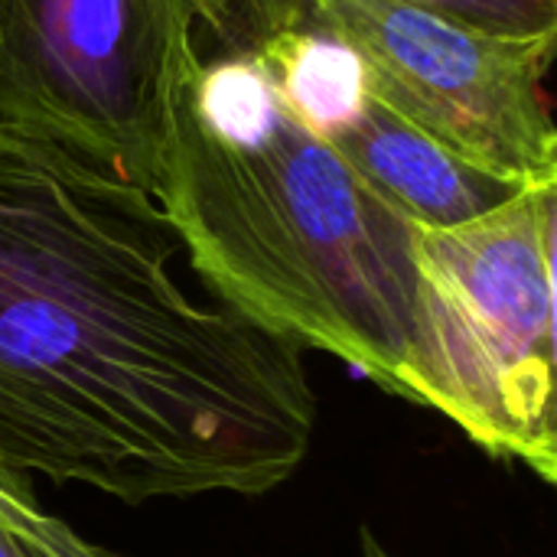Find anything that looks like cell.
Returning a JSON list of instances; mask_svg holds the SVG:
<instances>
[{
  "label": "cell",
  "instance_id": "3957f363",
  "mask_svg": "<svg viewBox=\"0 0 557 557\" xmlns=\"http://www.w3.org/2000/svg\"><path fill=\"white\" fill-rule=\"evenodd\" d=\"M555 232L557 180L450 228L418 225L414 330L395 392L548 486L557 483Z\"/></svg>",
  "mask_w": 557,
  "mask_h": 557
},
{
  "label": "cell",
  "instance_id": "7a4b0ae2",
  "mask_svg": "<svg viewBox=\"0 0 557 557\" xmlns=\"http://www.w3.org/2000/svg\"><path fill=\"white\" fill-rule=\"evenodd\" d=\"M153 202L215 304L398 392L418 225L287 111L248 39L183 82Z\"/></svg>",
  "mask_w": 557,
  "mask_h": 557
},
{
  "label": "cell",
  "instance_id": "ba28073f",
  "mask_svg": "<svg viewBox=\"0 0 557 557\" xmlns=\"http://www.w3.org/2000/svg\"><path fill=\"white\" fill-rule=\"evenodd\" d=\"M23 490H16V486H10V483H3L0 480V525H7V522H13L16 516H20V509H23Z\"/></svg>",
  "mask_w": 557,
  "mask_h": 557
},
{
  "label": "cell",
  "instance_id": "6da1fadb",
  "mask_svg": "<svg viewBox=\"0 0 557 557\" xmlns=\"http://www.w3.org/2000/svg\"><path fill=\"white\" fill-rule=\"evenodd\" d=\"M180 251L150 193L0 131V480L150 506L304 467V349L193 297Z\"/></svg>",
  "mask_w": 557,
  "mask_h": 557
},
{
  "label": "cell",
  "instance_id": "8992f818",
  "mask_svg": "<svg viewBox=\"0 0 557 557\" xmlns=\"http://www.w3.org/2000/svg\"><path fill=\"white\" fill-rule=\"evenodd\" d=\"M251 46L287 111L408 222L450 228L525 189L463 163L388 111L343 42L323 33H277Z\"/></svg>",
  "mask_w": 557,
  "mask_h": 557
},
{
  "label": "cell",
  "instance_id": "277c9868",
  "mask_svg": "<svg viewBox=\"0 0 557 557\" xmlns=\"http://www.w3.org/2000/svg\"><path fill=\"white\" fill-rule=\"evenodd\" d=\"M206 0H0V131L157 193Z\"/></svg>",
  "mask_w": 557,
  "mask_h": 557
},
{
  "label": "cell",
  "instance_id": "9c48e42d",
  "mask_svg": "<svg viewBox=\"0 0 557 557\" xmlns=\"http://www.w3.org/2000/svg\"><path fill=\"white\" fill-rule=\"evenodd\" d=\"M359 557H392L385 552V545L375 539V532L372 529H362L359 532Z\"/></svg>",
  "mask_w": 557,
  "mask_h": 557
},
{
  "label": "cell",
  "instance_id": "5b68a950",
  "mask_svg": "<svg viewBox=\"0 0 557 557\" xmlns=\"http://www.w3.org/2000/svg\"><path fill=\"white\" fill-rule=\"evenodd\" d=\"M300 33L343 42L375 98L463 163L516 183L557 180L548 72L557 39H509L401 0H313Z\"/></svg>",
  "mask_w": 557,
  "mask_h": 557
},
{
  "label": "cell",
  "instance_id": "52a82bcc",
  "mask_svg": "<svg viewBox=\"0 0 557 557\" xmlns=\"http://www.w3.org/2000/svg\"><path fill=\"white\" fill-rule=\"evenodd\" d=\"M248 39L300 33L313 0H235ZM509 39H557V0H401Z\"/></svg>",
  "mask_w": 557,
  "mask_h": 557
}]
</instances>
